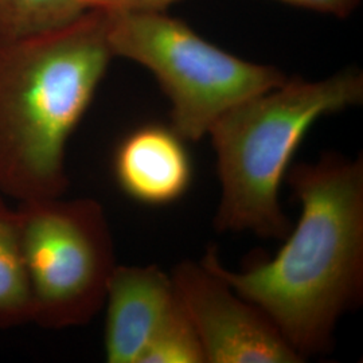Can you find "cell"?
Masks as SVG:
<instances>
[{
  "instance_id": "6da1fadb",
  "label": "cell",
  "mask_w": 363,
  "mask_h": 363,
  "mask_svg": "<svg viewBox=\"0 0 363 363\" xmlns=\"http://www.w3.org/2000/svg\"><path fill=\"white\" fill-rule=\"evenodd\" d=\"M286 181L300 217L272 259L235 272L208 247L201 261L259 307L306 359L331 349L340 316L362 298V156L325 152L316 163L291 166Z\"/></svg>"
},
{
  "instance_id": "7a4b0ae2",
  "label": "cell",
  "mask_w": 363,
  "mask_h": 363,
  "mask_svg": "<svg viewBox=\"0 0 363 363\" xmlns=\"http://www.w3.org/2000/svg\"><path fill=\"white\" fill-rule=\"evenodd\" d=\"M113 52L103 10L64 27L0 39V191L21 202L69 187L66 147Z\"/></svg>"
},
{
  "instance_id": "3957f363",
  "label": "cell",
  "mask_w": 363,
  "mask_h": 363,
  "mask_svg": "<svg viewBox=\"0 0 363 363\" xmlns=\"http://www.w3.org/2000/svg\"><path fill=\"white\" fill-rule=\"evenodd\" d=\"M362 100V74L345 70L313 82L286 78L218 117L208 133L222 187L216 229L284 238L291 222L279 196L298 145L320 117Z\"/></svg>"
},
{
  "instance_id": "277c9868",
  "label": "cell",
  "mask_w": 363,
  "mask_h": 363,
  "mask_svg": "<svg viewBox=\"0 0 363 363\" xmlns=\"http://www.w3.org/2000/svg\"><path fill=\"white\" fill-rule=\"evenodd\" d=\"M106 13L115 57L144 66L171 103V128L199 142L228 109L286 82L274 66L247 62L164 13Z\"/></svg>"
},
{
  "instance_id": "5b68a950",
  "label": "cell",
  "mask_w": 363,
  "mask_h": 363,
  "mask_svg": "<svg viewBox=\"0 0 363 363\" xmlns=\"http://www.w3.org/2000/svg\"><path fill=\"white\" fill-rule=\"evenodd\" d=\"M16 213L33 323L49 330L88 325L104 307L117 265L101 203L57 196L21 202Z\"/></svg>"
},
{
  "instance_id": "8992f818",
  "label": "cell",
  "mask_w": 363,
  "mask_h": 363,
  "mask_svg": "<svg viewBox=\"0 0 363 363\" xmlns=\"http://www.w3.org/2000/svg\"><path fill=\"white\" fill-rule=\"evenodd\" d=\"M171 279L208 363H298L304 359L272 320L199 261H182Z\"/></svg>"
},
{
  "instance_id": "52a82bcc",
  "label": "cell",
  "mask_w": 363,
  "mask_h": 363,
  "mask_svg": "<svg viewBox=\"0 0 363 363\" xmlns=\"http://www.w3.org/2000/svg\"><path fill=\"white\" fill-rule=\"evenodd\" d=\"M177 301L171 274L159 267L116 265L104 301L106 362L140 363Z\"/></svg>"
},
{
  "instance_id": "ba28073f",
  "label": "cell",
  "mask_w": 363,
  "mask_h": 363,
  "mask_svg": "<svg viewBox=\"0 0 363 363\" xmlns=\"http://www.w3.org/2000/svg\"><path fill=\"white\" fill-rule=\"evenodd\" d=\"M184 142L171 127L148 124L132 130L113 155L118 187L148 206L178 201L193 179V163Z\"/></svg>"
},
{
  "instance_id": "9c48e42d",
  "label": "cell",
  "mask_w": 363,
  "mask_h": 363,
  "mask_svg": "<svg viewBox=\"0 0 363 363\" xmlns=\"http://www.w3.org/2000/svg\"><path fill=\"white\" fill-rule=\"evenodd\" d=\"M33 323V298L16 208L0 198V330Z\"/></svg>"
},
{
  "instance_id": "30bf717a",
  "label": "cell",
  "mask_w": 363,
  "mask_h": 363,
  "mask_svg": "<svg viewBox=\"0 0 363 363\" xmlns=\"http://www.w3.org/2000/svg\"><path fill=\"white\" fill-rule=\"evenodd\" d=\"M89 11L85 0H0V39L66 26Z\"/></svg>"
},
{
  "instance_id": "8fae6325",
  "label": "cell",
  "mask_w": 363,
  "mask_h": 363,
  "mask_svg": "<svg viewBox=\"0 0 363 363\" xmlns=\"http://www.w3.org/2000/svg\"><path fill=\"white\" fill-rule=\"evenodd\" d=\"M205 362L201 340L178 298L147 346L140 363Z\"/></svg>"
},
{
  "instance_id": "7c38bea8",
  "label": "cell",
  "mask_w": 363,
  "mask_h": 363,
  "mask_svg": "<svg viewBox=\"0 0 363 363\" xmlns=\"http://www.w3.org/2000/svg\"><path fill=\"white\" fill-rule=\"evenodd\" d=\"M88 9L108 13H164V10L179 0H85Z\"/></svg>"
},
{
  "instance_id": "4fadbf2b",
  "label": "cell",
  "mask_w": 363,
  "mask_h": 363,
  "mask_svg": "<svg viewBox=\"0 0 363 363\" xmlns=\"http://www.w3.org/2000/svg\"><path fill=\"white\" fill-rule=\"evenodd\" d=\"M294 6L310 9L318 13H331L340 18L349 16L359 4V0H281Z\"/></svg>"
}]
</instances>
